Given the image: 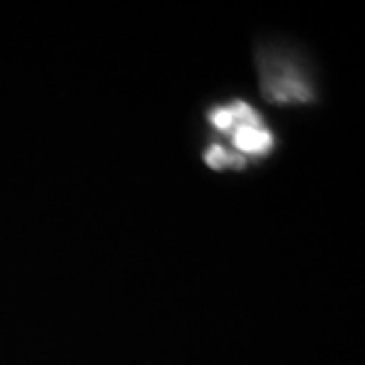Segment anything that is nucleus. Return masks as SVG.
<instances>
[{
	"label": "nucleus",
	"mask_w": 365,
	"mask_h": 365,
	"mask_svg": "<svg viewBox=\"0 0 365 365\" xmlns=\"http://www.w3.org/2000/svg\"><path fill=\"white\" fill-rule=\"evenodd\" d=\"M207 124L230 138L235 155L242 158L270 157L276 148V134L264 122L258 108L246 100H232L207 110Z\"/></svg>",
	"instance_id": "obj_1"
},
{
	"label": "nucleus",
	"mask_w": 365,
	"mask_h": 365,
	"mask_svg": "<svg viewBox=\"0 0 365 365\" xmlns=\"http://www.w3.org/2000/svg\"><path fill=\"white\" fill-rule=\"evenodd\" d=\"M203 158L211 170H242L246 167V158L235 155L220 143H211L203 153Z\"/></svg>",
	"instance_id": "obj_3"
},
{
	"label": "nucleus",
	"mask_w": 365,
	"mask_h": 365,
	"mask_svg": "<svg viewBox=\"0 0 365 365\" xmlns=\"http://www.w3.org/2000/svg\"><path fill=\"white\" fill-rule=\"evenodd\" d=\"M260 88L268 102L280 106L311 104L314 86L307 69L278 49H262L256 57Z\"/></svg>",
	"instance_id": "obj_2"
}]
</instances>
